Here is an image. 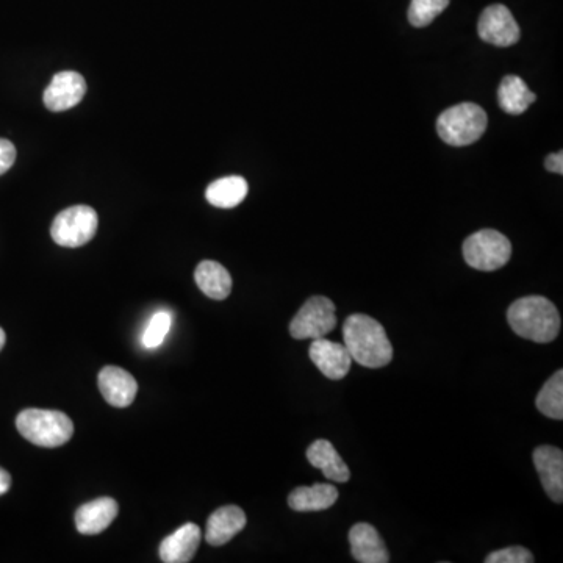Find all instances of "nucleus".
I'll use <instances>...</instances> for the list:
<instances>
[{
  "label": "nucleus",
  "mask_w": 563,
  "mask_h": 563,
  "mask_svg": "<svg viewBox=\"0 0 563 563\" xmlns=\"http://www.w3.org/2000/svg\"><path fill=\"white\" fill-rule=\"evenodd\" d=\"M507 321L518 337L534 343H551L560 330V315L556 305L543 296L518 299L507 310Z\"/></svg>",
  "instance_id": "nucleus-2"
},
{
  "label": "nucleus",
  "mask_w": 563,
  "mask_h": 563,
  "mask_svg": "<svg viewBox=\"0 0 563 563\" xmlns=\"http://www.w3.org/2000/svg\"><path fill=\"white\" fill-rule=\"evenodd\" d=\"M99 390L113 407H129L137 398L138 384L132 374L119 366H105L99 373Z\"/></svg>",
  "instance_id": "nucleus-12"
},
{
  "label": "nucleus",
  "mask_w": 563,
  "mask_h": 563,
  "mask_svg": "<svg viewBox=\"0 0 563 563\" xmlns=\"http://www.w3.org/2000/svg\"><path fill=\"white\" fill-rule=\"evenodd\" d=\"M19 434L41 448L66 445L74 435V423L58 410L27 409L16 418Z\"/></svg>",
  "instance_id": "nucleus-3"
},
{
  "label": "nucleus",
  "mask_w": 563,
  "mask_h": 563,
  "mask_svg": "<svg viewBox=\"0 0 563 563\" xmlns=\"http://www.w3.org/2000/svg\"><path fill=\"white\" fill-rule=\"evenodd\" d=\"M246 513L238 506L219 507L208 517L205 540L208 545L223 546L246 528Z\"/></svg>",
  "instance_id": "nucleus-14"
},
{
  "label": "nucleus",
  "mask_w": 563,
  "mask_h": 563,
  "mask_svg": "<svg viewBox=\"0 0 563 563\" xmlns=\"http://www.w3.org/2000/svg\"><path fill=\"white\" fill-rule=\"evenodd\" d=\"M535 99H537L535 94L529 90L526 82L518 76H506L499 85V105L509 115H523L534 104Z\"/></svg>",
  "instance_id": "nucleus-20"
},
{
  "label": "nucleus",
  "mask_w": 563,
  "mask_h": 563,
  "mask_svg": "<svg viewBox=\"0 0 563 563\" xmlns=\"http://www.w3.org/2000/svg\"><path fill=\"white\" fill-rule=\"evenodd\" d=\"M5 340H7V337H5L4 329H2V327H0V351H2V349H4Z\"/></svg>",
  "instance_id": "nucleus-29"
},
{
  "label": "nucleus",
  "mask_w": 563,
  "mask_h": 563,
  "mask_svg": "<svg viewBox=\"0 0 563 563\" xmlns=\"http://www.w3.org/2000/svg\"><path fill=\"white\" fill-rule=\"evenodd\" d=\"M16 160L15 144L11 141L0 138V176L7 173Z\"/></svg>",
  "instance_id": "nucleus-26"
},
{
  "label": "nucleus",
  "mask_w": 563,
  "mask_h": 563,
  "mask_svg": "<svg viewBox=\"0 0 563 563\" xmlns=\"http://www.w3.org/2000/svg\"><path fill=\"white\" fill-rule=\"evenodd\" d=\"M309 354L316 368L330 381L345 379L351 370L352 359L348 349L337 341L327 340L326 337L315 338Z\"/></svg>",
  "instance_id": "nucleus-10"
},
{
  "label": "nucleus",
  "mask_w": 563,
  "mask_h": 563,
  "mask_svg": "<svg viewBox=\"0 0 563 563\" xmlns=\"http://www.w3.org/2000/svg\"><path fill=\"white\" fill-rule=\"evenodd\" d=\"M477 33L485 43L498 47H509L520 41V26L512 11L504 5H490L482 11Z\"/></svg>",
  "instance_id": "nucleus-8"
},
{
  "label": "nucleus",
  "mask_w": 563,
  "mask_h": 563,
  "mask_svg": "<svg viewBox=\"0 0 563 563\" xmlns=\"http://www.w3.org/2000/svg\"><path fill=\"white\" fill-rule=\"evenodd\" d=\"M99 226L94 208L74 205L58 213L51 227V237L63 248H80L93 240Z\"/></svg>",
  "instance_id": "nucleus-6"
},
{
  "label": "nucleus",
  "mask_w": 563,
  "mask_h": 563,
  "mask_svg": "<svg viewBox=\"0 0 563 563\" xmlns=\"http://www.w3.org/2000/svg\"><path fill=\"white\" fill-rule=\"evenodd\" d=\"M538 412L548 416L551 420L563 418V371L559 370L545 382L542 390L535 399Z\"/></svg>",
  "instance_id": "nucleus-22"
},
{
  "label": "nucleus",
  "mask_w": 563,
  "mask_h": 563,
  "mask_svg": "<svg viewBox=\"0 0 563 563\" xmlns=\"http://www.w3.org/2000/svg\"><path fill=\"white\" fill-rule=\"evenodd\" d=\"M487 124L484 108L473 102H463L438 116L437 132L446 144L462 148L476 143L484 135Z\"/></svg>",
  "instance_id": "nucleus-4"
},
{
  "label": "nucleus",
  "mask_w": 563,
  "mask_h": 563,
  "mask_svg": "<svg viewBox=\"0 0 563 563\" xmlns=\"http://www.w3.org/2000/svg\"><path fill=\"white\" fill-rule=\"evenodd\" d=\"M337 327L335 304L326 296H313L302 305L290 323V335L295 340H315L326 337Z\"/></svg>",
  "instance_id": "nucleus-7"
},
{
  "label": "nucleus",
  "mask_w": 563,
  "mask_h": 563,
  "mask_svg": "<svg viewBox=\"0 0 563 563\" xmlns=\"http://www.w3.org/2000/svg\"><path fill=\"white\" fill-rule=\"evenodd\" d=\"M194 280L198 284L199 290L215 301H224L229 298L232 291V277L229 271L221 263L213 260H204L199 263L194 271Z\"/></svg>",
  "instance_id": "nucleus-18"
},
{
  "label": "nucleus",
  "mask_w": 563,
  "mask_h": 563,
  "mask_svg": "<svg viewBox=\"0 0 563 563\" xmlns=\"http://www.w3.org/2000/svg\"><path fill=\"white\" fill-rule=\"evenodd\" d=\"M202 531L198 524H183L160 545V559L165 563H188L201 545Z\"/></svg>",
  "instance_id": "nucleus-15"
},
{
  "label": "nucleus",
  "mask_w": 563,
  "mask_h": 563,
  "mask_svg": "<svg viewBox=\"0 0 563 563\" xmlns=\"http://www.w3.org/2000/svg\"><path fill=\"white\" fill-rule=\"evenodd\" d=\"M534 560L529 549L523 546H510L490 554L485 559V563H532Z\"/></svg>",
  "instance_id": "nucleus-25"
},
{
  "label": "nucleus",
  "mask_w": 563,
  "mask_h": 563,
  "mask_svg": "<svg viewBox=\"0 0 563 563\" xmlns=\"http://www.w3.org/2000/svg\"><path fill=\"white\" fill-rule=\"evenodd\" d=\"M534 463L538 476L542 481L546 495L554 503L563 501V452L554 446H538L534 451Z\"/></svg>",
  "instance_id": "nucleus-11"
},
{
  "label": "nucleus",
  "mask_w": 563,
  "mask_h": 563,
  "mask_svg": "<svg viewBox=\"0 0 563 563\" xmlns=\"http://www.w3.org/2000/svg\"><path fill=\"white\" fill-rule=\"evenodd\" d=\"M11 487V476L4 470L0 468V496L5 495V493L10 490Z\"/></svg>",
  "instance_id": "nucleus-28"
},
{
  "label": "nucleus",
  "mask_w": 563,
  "mask_h": 563,
  "mask_svg": "<svg viewBox=\"0 0 563 563\" xmlns=\"http://www.w3.org/2000/svg\"><path fill=\"white\" fill-rule=\"evenodd\" d=\"M546 169L549 173L563 174V155L562 152L548 155L545 162Z\"/></svg>",
  "instance_id": "nucleus-27"
},
{
  "label": "nucleus",
  "mask_w": 563,
  "mask_h": 563,
  "mask_svg": "<svg viewBox=\"0 0 563 563\" xmlns=\"http://www.w3.org/2000/svg\"><path fill=\"white\" fill-rule=\"evenodd\" d=\"M343 340L352 360L376 370L393 360V346L384 327L371 316L356 313L343 324Z\"/></svg>",
  "instance_id": "nucleus-1"
},
{
  "label": "nucleus",
  "mask_w": 563,
  "mask_h": 563,
  "mask_svg": "<svg viewBox=\"0 0 563 563\" xmlns=\"http://www.w3.org/2000/svg\"><path fill=\"white\" fill-rule=\"evenodd\" d=\"M307 460L312 463L313 467L323 471L329 481L345 484L351 477V471L345 460L341 459L337 449L327 440L313 442L307 449Z\"/></svg>",
  "instance_id": "nucleus-17"
},
{
  "label": "nucleus",
  "mask_w": 563,
  "mask_h": 563,
  "mask_svg": "<svg viewBox=\"0 0 563 563\" xmlns=\"http://www.w3.org/2000/svg\"><path fill=\"white\" fill-rule=\"evenodd\" d=\"M512 244L509 238L493 229L479 230L463 243V257L477 271H496L509 263Z\"/></svg>",
  "instance_id": "nucleus-5"
},
{
  "label": "nucleus",
  "mask_w": 563,
  "mask_h": 563,
  "mask_svg": "<svg viewBox=\"0 0 563 563\" xmlns=\"http://www.w3.org/2000/svg\"><path fill=\"white\" fill-rule=\"evenodd\" d=\"M249 185L243 177L229 176L208 185L205 198L213 207L234 208L248 196Z\"/></svg>",
  "instance_id": "nucleus-21"
},
{
  "label": "nucleus",
  "mask_w": 563,
  "mask_h": 563,
  "mask_svg": "<svg viewBox=\"0 0 563 563\" xmlns=\"http://www.w3.org/2000/svg\"><path fill=\"white\" fill-rule=\"evenodd\" d=\"M87 93V82L79 72L63 71L52 77L44 91L43 101L51 112H66L76 107Z\"/></svg>",
  "instance_id": "nucleus-9"
},
{
  "label": "nucleus",
  "mask_w": 563,
  "mask_h": 563,
  "mask_svg": "<svg viewBox=\"0 0 563 563\" xmlns=\"http://www.w3.org/2000/svg\"><path fill=\"white\" fill-rule=\"evenodd\" d=\"M118 512V503L108 496L83 504L76 512L77 531L83 535L101 534L116 520Z\"/></svg>",
  "instance_id": "nucleus-16"
},
{
  "label": "nucleus",
  "mask_w": 563,
  "mask_h": 563,
  "mask_svg": "<svg viewBox=\"0 0 563 563\" xmlns=\"http://www.w3.org/2000/svg\"><path fill=\"white\" fill-rule=\"evenodd\" d=\"M338 490L332 484L298 487L288 496V506L295 512H321L337 503Z\"/></svg>",
  "instance_id": "nucleus-19"
},
{
  "label": "nucleus",
  "mask_w": 563,
  "mask_h": 563,
  "mask_svg": "<svg viewBox=\"0 0 563 563\" xmlns=\"http://www.w3.org/2000/svg\"><path fill=\"white\" fill-rule=\"evenodd\" d=\"M173 323V316L166 310H160L152 316L149 321L148 327L144 330L143 346L146 349H155L163 345L169 329Z\"/></svg>",
  "instance_id": "nucleus-24"
},
{
  "label": "nucleus",
  "mask_w": 563,
  "mask_h": 563,
  "mask_svg": "<svg viewBox=\"0 0 563 563\" xmlns=\"http://www.w3.org/2000/svg\"><path fill=\"white\" fill-rule=\"evenodd\" d=\"M449 0H412L409 21L413 27H426L448 8Z\"/></svg>",
  "instance_id": "nucleus-23"
},
{
  "label": "nucleus",
  "mask_w": 563,
  "mask_h": 563,
  "mask_svg": "<svg viewBox=\"0 0 563 563\" xmlns=\"http://www.w3.org/2000/svg\"><path fill=\"white\" fill-rule=\"evenodd\" d=\"M352 557L360 563L390 562V553L377 529L368 523H357L349 531Z\"/></svg>",
  "instance_id": "nucleus-13"
}]
</instances>
